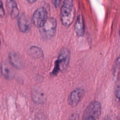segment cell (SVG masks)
<instances>
[{"label": "cell", "mask_w": 120, "mask_h": 120, "mask_svg": "<svg viewBox=\"0 0 120 120\" xmlns=\"http://www.w3.org/2000/svg\"><path fill=\"white\" fill-rule=\"evenodd\" d=\"M75 14L73 0H64L60 9V19L65 27H68L72 24L75 19Z\"/></svg>", "instance_id": "cell-1"}, {"label": "cell", "mask_w": 120, "mask_h": 120, "mask_svg": "<svg viewBox=\"0 0 120 120\" xmlns=\"http://www.w3.org/2000/svg\"><path fill=\"white\" fill-rule=\"evenodd\" d=\"M70 58V50L66 47L62 48L59 53L57 59L55 61L52 75H56L60 72L66 70L69 63Z\"/></svg>", "instance_id": "cell-2"}, {"label": "cell", "mask_w": 120, "mask_h": 120, "mask_svg": "<svg viewBox=\"0 0 120 120\" xmlns=\"http://www.w3.org/2000/svg\"><path fill=\"white\" fill-rule=\"evenodd\" d=\"M101 113V107L99 102L97 101L91 102L83 112L82 119L95 120L99 118Z\"/></svg>", "instance_id": "cell-3"}, {"label": "cell", "mask_w": 120, "mask_h": 120, "mask_svg": "<svg viewBox=\"0 0 120 120\" xmlns=\"http://www.w3.org/2000/svg\"><path fill=\"white\" fill-rule=\"evenodd\" d=\"M57 27V22L55 18H47L45 24L39 28V32L41 37L45 40L51 39L54 35Z\"/></svg>", "instance_id": "cell-4"}, {"label": "cell", "mask_w": 120, "mask_h": 120, "mask_svg": "<svg viewBox=\"0 0 120 120\" xmlns=\"http://www.w3.org/2000/svg\"><path fill=\"white\" fill-rule=\"evenodd\" d=\"M47 12L45 8H38L33 13L32 17L33 24L38 28L41 27L47 19Z\"/></svg>", "instance_id": "cell-5"}, {"label": "cell", "mask_w": 120, "mask_h": 120, "mask_svg": "<svg viewBox=\"0 0 120 120\" xmlns=\"http://www.w3.org/2000/svg\"><path fill=\"white\" fill-rule=\"evenodd\" d=\"M84 94V90L79 88L73 90L68 98V104L72 107L75 106L80 101Z\"/></svg>", "instance_id": "cell-6"}, {"label": "cell", "mask_w": 120, "mask_h": 120, "mask_svg": "<svg viewBox=\"0 0 120 120\" xmlns=\"http://www.w3.org/2000/svg\"><path fill=\"white\" fill-rule=\"evenodd\" d=\"M18 28L21 32L23 33L29 32L31 28V23L30 19L24 14L22 15L17 21Z\"/></svg>", "instance_id": "cell-7"}, {"label": "cell", "mask_w": 120, "mask_h": 120, "mask_svg": "<svg viewBox=\"0 0 120 120\" xmlns=\"http://www.w3.org/2000/svg\"><path fill=\"white\" fill-rule=\"evenodd\" d=\"M6 5L11 17L13 19L16 18L19 15V10L16 2L14 0H7Z\"/></svg>", "instance_id": "cell-8"}, {"label": "cell", "mask_w": 120, "mask_h": 120, "mask_svg": "<svg viewBox=\"0 0 120 120\" xmlns=\"http://www.w3.org/2000/svg\"><path fill=\"white\" fill-rule=\"evenodd\" d=\"M0 70L2 75L6 79H12L14 77V72L10 65L6 61H4L1 64Z\"/></svg>", "instance_id": "cell-9"}, {"label": "cell", "mask_w": 120, "mask_h": 120, "mask_svg": "<svg viewBox=\"0 0 120 120\" xmlns=\"http://www.w3.org/2000/svg\"><path fill=\"white\" fill-rule=\"evenodd\" d=\"M75 30L78 37H82L84 33V23L82 15L80 14L77 15L75 25Z\"/></svg>", "instance_id": "cell-10"}, {"label": "cell", "mask_w": 120, "mask_h": 120, "mask_svg": "<svg viewBox=\"0 0 120 120\" xmlns=\"http://www.w3.org/2000/svg\"><path fill=\"white\" fill-rule=\"evenodd\" d=\"M8 57L10 63L15 68L21 69L23 67V63L19 56L15 52H9Z\"/></svg>", "instance_id": "cell-11"}, {"label": "cell", "mask_w": 120, "mask_h": 120, "mask_svg": "<svg viewBox=\"0 0 120 120\" xmlns=\"http://www.w3.org/2000/svg\"><path fill=\"white\" fill-rule=\"evenodd\" d=\"M31 97L33 101L37 104H43L45 101L44 92L39 89L35 88L31 91Z\"/></svg>", "instance_id": "cell-12"}, {"label": "cell", "mask_w": 120, "mask_h": 120, "mask_svg": "<svg viewBox=\"0 0 120 120\" xmlns=\"http://www.w3.org/2000/svg\"><path fill=\"white\" fill-rule=\"evenodd\" d=\"M28 53L34 59H39L44 55L42 49L37 46H30L28 50Z\"/></svg>", "instance_id": "cell-13"}, {"label": "cell", "mask_w": 120, "mask_h": 120, "mask_svg": "<svg viewBox=\"0 0 120 120\" xmlns=\"http://www.w3.org/2000/svg\"><path fill=\"white\" fill-rule=\"evenodd\" d=\"M120 75V56L119 57L115 62L113 70V76L114 78H118Z\"/></svg>", "instance_id": "cell-14"}, {"label": "cell", "mask_w": 120, "mask_h": 120, "mask_svg": "<svg viewBox=\"0 0 120 120\" xmlns=\"http://www.w3.org/2000/svg\"><path fill=\"white\" fill-rule=\"evenodd\" d=\"M115 95L117 98L120 102V79H119L116 87Z\"/></svg>", "instance_id": "cell-15"}, {"label": "cell", "mask_w": 120, "mask_h": 120, "mask_svg": "<svg viewBox=\"0 0 120 120\" xmlns=\"http://www.w3.org/2000/svg\"><path fill=\"white\" fill-rule=\"evenodd\" d=\"M5 15V12L3 7V4L1 0H0V17H2Z\"/></svg>", "instance_id": "cell-16"}, {"label": "cell", "mask_w": 120, "mask_h": 120, "mask_svg": "<svg viewBox=\"0 0 120 120\" xmlns=\"http://www.w3.org/2000/svg\"><path fill=\"white\" fill-rule=\"evenodd\" d=\"M52 1L54 6L56 8H57L60 5V0H52Z\"/></svg>", "instance_id": "cell-17"}, {"label": "cell", "mask_w": 120, "mask_h": 120, "mask_svg": "<svg viewBox=\"0 0 120 120\" xmlns=\"http://www.w3.org/2000/svg\"><path fill=\"white\" fill-rule=\"evenodd\" d=\"M79 118V116L78 114L76 113H75L74 114H73L72 115V116L71 117V118H70V119H78Z\"/></svg>", "instance_id": "cell-18"}, {"label": "cell", "mask_w": 120, "mask_h": 120, "mask_svg": "<svg viewBox=\"0 0 120 120\" xmlns=\"http://www.w3.org/2000/svg\"><path fill=\"white\" fill-rule=\"evenodd\" d=\"M26 0L30 3H33L35 2L37 0Z\"/></svg>", "instance_id": "cell-19"}, {"label": "cell", "mask_w": 120, "mask_h": 120, "mask_svg": "<svg viewBox=\"0 0 120 120\" xmlns=\"http://www.w3.org/2000/svg\"><path fill=\"white\" fill-rule=\"evenodd\" d=\"M119 36L120 37V30H119Z\"/></svg>", "instance_id": "cell-20"}, {"label": "cell", "mask_w": 120, "mask_h": 120, "mask_svg": "<svg viewBox=\"0 0 120 120\" xmlns=\"http://www.w3.org/2000/svg\"><path fill=\"white\" fill-rule=\"evenodd\" d=\"M0 45H1V41H0Z\"/></svg>", "instance_id": "cell-21"}, {"label": "cell", "mask_w": 120, "mask_h": 120, "mask_svg": "<svg viewBox=\"0 0 120 120\" xmlns=\"http://www.w3.org/2000/svg\"><path fill=\"white\" fill-rule=\"evenodd\" d=\"M119 119H120V118H119Z\"/></svg>", "instance_id": "cell-22"}]
</instances>
